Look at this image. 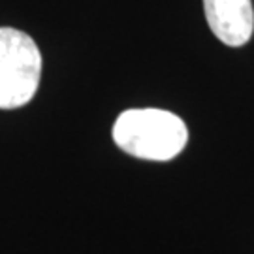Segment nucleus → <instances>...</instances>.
Listing matches in <instances>:
<instances>
[{"label":"nucleus","mask_w":254,"mask_h":254,"mask_svg":"<svg viewBox=\"0 0 254 254\" xmlns=\"http://www.w3.org/2000/svg\"><path fill=\"white\" fill-rule=\"evenodd\" d=\"M111 136L115 145L130 156L168 162L189 143V128L179 115L156 108L127 109L117 117Z\"/></svg>","instance_id":"nucleus-1"},{"label":"nucleus","mask_w":254,"mask_h":254,"mask_svg":"<svg viewBox=\"0 0 254 254\" xmlns=\"http://www.w3.org/2000/svg\"><path fill=\"white\" fill-rule=\"evenodd\" d=\"M42 79V53L27 32L0 27V109H17L34 98Z\"/></svg>","instance_id":"nucleus-2"},{"label":"nucleus","mask_w":254,"mask_h":254,"mask_svg":"<svg viewBox=\"0 0 254 254\" xmlns=\"http://www.w3.org/2000/svg\"><path fill=\"white\" fill-rule=\"evenodd\" d=\"M211 32L230 47H241L253 38L254 9L251 0H203Z\"/></svg>","instance_id":"nucleus-3"}]
</instances>
